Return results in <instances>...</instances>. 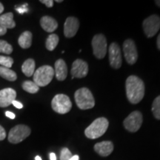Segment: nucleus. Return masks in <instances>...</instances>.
<instances>
[{"label": "nucleus", "instance_id": "nucleus-25", "mask_svg": "<svg viewBox=\"0 0 160 160\" xmlns=\"http://www.w3.org/2000/svg\"><path fill=\"white\" fill-rule=\"evenodd\" d=\"M13 52V47L5 40H0V53L11 54Z\"/></svg>", "mask_w": 160, "mask_h": 160}, {"label": "nucleus", "instance_id": "nucleus-33", "mask_svg": "<svg viewBox=\"0 0 160 160\" xmlns=\"http://www.w3.org/2000/svg\"><path fill=\"white\" fill-rule=\"evenodd\" d=\"M6 33H7V29L0 25V36L5 35Z\"/></svg>", "mask_w": 160, "mask_h": 160}, {"label": "nucleus", "instance_id": "nucleus-8", "mask_svg": "<svg viewBox=\"0 0 160 160\" xmlns=\"http://www.w3.org/2000/svg\"><path fill=\"white\" fill-rule=\"evenodd\" d=\"M143 122L142 114L140 111H135L124 120L123 124L125 128L130 132L134 133L139 130Z\"/></svg>", "mask_w": 160, "mask_h": 160}, {"label": "nucleus", "instance_id": "nucleus-40", "mask_svg": "<svg viewBox=\"0 0 160 160\" xmlns=\"http://www.w3.org/2000/svg\"><path fill=\"white\" fill-rule=\"evenodd\" d=\"M56 2H62V0H57V1H56Z\"/></svg>", "mask_w": 160, "mask_h": 160}, {"label": "nucleus", "instance_id": "nucleus-16", "mask_svg": "<svg viewBox=\"0 0 160 160\" xmlns=\"http://www.w3.org/2000/svg\"><path fill=\"white\" fill-rule=\"evenodd\" d=\"M54 73L57 80L64 81L68 76V67L63 59H59L55 62Z\"/></svg>", "mask_w": 160, "mask_h": 160}, {"label": "nucleus", "instance_id": "nucleus-10", "mask_svg": "<svg viewBox=\"0 0 160 160\" xmlns=\"http://www.w3.org/2000/svg\"><path fill=\"white\" fill-rule=\"evenodd\" d=\"M123 52L127 62L130 65H133L137 62L138 53L137 46L132 39H126L123 43Z\"/></svg>", "mask_w": 160, "mask_h": 160}, {"label": "nucleus", "instance_id": "nucleus-12", "mask_svg": "<svg viewBox=\"0 0 160 160\" xmlns=\"http://www.w3.org/2000/svg\"><path fill=\"white\" fill-rule=\"evenodd\" d=\"M88 73V65L82 59L75 60L72 65L71 73L72 78H83Z\"/></svg>", "mask_w": 160, "mask_h": 160}, {"label": "nucleus", "instance_id": "nucleus-24", "mask_svg": "<svg viewBox=\"0 0 160 160\" xmlns=\"http://www.w3.org/2000/svg\"><path fill=\"white\" fill-rule=\"evenodd\" d=\"M152 112L156 119H160V96L153 100L152 105Z\"/></svg>", "mask_w": 160, "mask_h": 160}, {"label": "nucleus", "instance_id": "nucleus-6", "mask_svg": "<svg viewBox=\"0 0 160 160\" xmlns=\"http://www.w3.org/2000/svg\"><path fill=\"white\" fill-rule=\"evenodd\" d=\"M31 128L25 125H18L9 132L8 141L11 143L18 144L22 142L31 134Z\"/></svg>", "mask_w": 160, "mask_h": 160}, {"label": "nucleus", "instance_id": "nucleus-4", "mask_svg": "<svg viewBox=\"0 0 160 160\" xmlns=\"http://www.w3.org/2000/svg\"><path fill=\"white\" fill-rule=\"evenodd\" d=\"M54 74V69L51 66L43 65L33 73V82L39 87H45L52 81Z\"/></svg>", "mask_w": 160, "mask_h": 160}, {"label": "nucleus", "instance_id": "nucleus-21", "mask_svg": "<svg viewBox=\"0 0 160 160\" xmlns=\"http://www.w3.org/2000/svg\"><path fill=\"white\" fill-rule=\"evenodd\" d=\"M0 77H2L4 79L8 80V81H15L17 79V73L14 71H12L10 68L2 67L0 66Z\"/></svg>", "mask_w": 160, "mask_h": 160}, {"label": "nucleus", "instance_id": "nucleus-15", "mask_svg": "<svg viewBox=\"0 0 160 160\" xmlns=\"http://www.w3.org/2000/svg\"><path fill=\"white\" fill-rule=\"evenodd\" d=\"M94 151L101 157H108L113 151V144L111 141H103L94 145Z\"/></svg>", "mask_w": 160, "mask_h": 160}, {"label": "nucleus", "instance_id": "nucleus-20", "mask_svg": "<svg viewBox=\"0 0 160 160\" xmlns=\"http://www.w3.org/2000/svg\"><path fill=\"white\" fill-rule=\"evenodd\" d=\"M35 61L33 59H28L22 66V71L26 77H30L35 72Z\"/></svg>", "mask_w": 160, "mask_h": 160}, {"label": "nucleus", "instance_id": "nucleus-32", "mask_svg": "<svg viewBox=\"0 0 160 160\" xmlns=\"http://www.w3.org/2000/svg\"><path fill=\"white\" fill-rule=\"evenodd\" d=\"M17 10V12H19V13H21V14H22V13H25V12L28 11V8H18L16 9Z\"/></svg>", "mask_w": 160, "mask_h": 160}, {"label": "nucleus", "instance_id": "nucleus-19", "mask_svg": "<svg viewBox=\"0 0 160 160\" xmlns=\"http://www.w3.org/2000/svg\"><path fill=\"white\" fill-rule=\"evenodd\" d=\"M18 42L20 47L22 48H29L32 44V33L30 31L23 32L19 37Z\"/></svg>", "mask_w": 160, "mask_h": 160}, {"label": "nucleus", "instance_id": "nucleus-11", "mask_svg": "<svg viewBox=\"0 0 160 160\" xmlns=\"http://www.w3.org/2000/svg\"><path fill=\"white\" fill-rule=\"evenodd\" d=\"M109 62L113 68L118 69L122 66V53L117 43L113 42L109 47Z\"/></svg>", "mask_w": 160, "mask_h": 160}, {"label": "nucleus", "instance_id": "nucleus-36", "mask_svg": "<svg viewBox=\"0 0 160 160\" xmlns=\"http://www.w3.org/2000/svg\"><path fill=\"white\" fill-rule=\"evenodd\" d=\"M69 160H79V157L78 155L72 156V157Z\"/></svg>", "mask_w": 160, "mask_h": 160}, {"label": "nucleus", "instance_id": "nucleus-27", "mask_svg": "<svg viewBox=\"0 0 160 160\" xmlns=\"http://www.w3.org/2000/svg\"><path fill=\"white\" fill-rule=\"evenodd\" d=\"M72 157L71 152L67 148H64L62 149L60 153V160H69Z\"/></svg>", "mask_w": 160, "mask_h": 160}, {"label": "nucleus", "instance_id": "nucleus-5", "mask_svg": "<svg viewBox=\"0 0 160 160\" xmlns=\"http://www.w3.org/2000/svg\"><path fill=\"white\" fill-rule=\"evenodd\" d=\"M51 106L53 111L60 114L68 113L71 110L72 103L70 98L65 94H57L52 99Z\"/></svg>", "mask_w": 160, "mask_h": 160}, {"label": "nucleus", "instance_id": "nucleus-17", "mask_svg": "<svg viewBox=\"0 0 160 160\" xmlns=\"http://www.w3.org/2000/svg\"><path fill=\"white\" fill-rule=\"evenodd\" d=\"M40 25L43 30L49 33L53 32L58 28L57 22L53 17H49V16H45L42 17L40 19Z\"/></svg>", "mask_w": 160, "mask_h": 160}, {"label": "nucleus", "instance_id": "nucleus-13", "mask_svg": "<svg viewBox=\"0 0 160 160\" xmlns=\"http://www.w3.org/2000/svg\"><path fill=\"white\" fill-rule=\"evenodd\" d=\"M79 28V22L77 18L69 17L64 25V34L67 38H72L77 34Z\"/></svg>", "mask_w": 160, "mask_h": 160}, {"label": "nucleus", "instance_id": "nucleus-30", "mask_svg": "<svg viewBox=\"0 0 160 160\" xmlns=\"http://www.w3.org/2000/svg\"><path fill=\"white\" fill-rule=\"evenodd\" d=\"M12 104H13V105H14V107H16L18 109H21V108H23L22 104L21 102H19L16 101V100H14V101H13V102H12Z\"/></svg>", "mask_w": 160, "mask_h": 160}, {"label": "nucleus", "instance_id": "nucleus-38", "mask_svg": "<svg viewBox=\"0 0 160 160\" xmlns=\"http://www.w3.org/2000/svg\"><path fill=\"white\" fill-rule=\"evenodd\" d=\"M155 3L157 4L159 7H160V0H157V1H155Z\"/></svg>", "mask_w": 160, "mask_h": 160}, {"label": "nucleus", "instance_id": "nucleus-2", "mask_svg": "<svg viewBox=\"0 0 160 160\" xmlns=\"http://www.w3.org/2000/svg\"><path fill=\"white\" fill-rule=\"evenodd\" d=\"M109 122L105 117L95 119L85 131V134L88 139H95L102 137L108 128Z\"/></svg>", "mask_w": 160, "mask_h": 160}, {"label": "nucleus", "instance_id": "nucleus-14", "mask_svg": "<svg viewBox=\"0 0 160 160\" xmlns=\"http://www.w3.org/2000/svg\"><path fill=\"white\" fill-rule=\"evenodd\" d=\"M17 97V92L13 88H8L0 91V107L5 108L9 106Z\"/></svg>", "mask_w": 160, "mask_h": 160}, {"label": "nucleus", "instance_id": "nucleus-37", "mask_svg": "<svg viewBox=\"0 0 160 160\" xmlns=\"http://www.w3.org/2000/svg\"><path fill=\"white\" fill-rule=\"evenodd\" d=\"M3 11H4V6H3L2 4L0 2V14L2 13Z\"/></svg>", "mask_w": 160, "mask_h": 160}, {"label": "nucleus", "instance_id": "nucleus-26", "mask_svg": "<svg viewBox=\"0 0 160 160\" xmlns=\"http://www.w3.org/2000/svg\"><path fill=\"white\" fill-rule=\"evenodd\" d=\"M13 64V59L10 57H5V56H0V65L2 67L10 68L12 67Z\"/></svg>", "mask_w": 160, "mask_h": 160}, {"label": "nucleus", "instance_id": "nucleus-34", "mask_svg": "<svg viewBox=\"0 0 160 160\" xmlns=\"http://www.w3.org/2000/svg\"><path fill=\"white\" fill-rule=\"evenodd\" d=\"M50 160H57V156L54 153H50Z\"/></svg>", "mask_w": 160, "mask_h": 160}, {"label": "nucleus", "instance_id": "nucleus-35", "mask_svg": "<svg viewBox=\"0 0 160 160\" xmlns=\"http://www.w3.org/2000/svg\"><path fill=\"white\" fill-rule=\"evenodd\" d=\"M157 48H158V49L160 50V33H159V35L158 36V37H157Z\"/></svg>", "mask_w": 160, "mask_h": 160}, {"label": "nucleus", "instance_id": "nucleus-7", "mask_svg": "<svg viewBox=\"0 0 160 160\" xmlns=\"http://www.w3.org/2000/svg\"><path fill=\"white\" fill-rule=\"evenodd\" d=\"M93 54L97 59H103L107 53V40L105 36L102 33L97 34L92 39Z\"/></svg>", "mask_w": 160, "mask_h": 160}, {"label": "nucleus", "instance_id": "nucleus-9", "mask_svg": "<svg viewBox=\"0 0 160 160\" xmlns=\"http://www.w3.org/2000/svg\"><path fill=\"white\" fill-rule=\"evenodd\" d=\"M142 26L144 32L147 37H153L160 28V17L157 15L150 16L144 20Z\"/></svg>", "mask_w": 160, "mask_h": 160}, {"label": "nucleus", "instance_id": "nucleus-31", "mask_svg": "<svg viewBox=\"0 0 160 160\" xmlns=\"http://www.w3.org/2000/svg\"><path fill=\"white\" fill-rule=\"evenodd\" d=\"M5 116L7 117L10 118V119H15V114L13 113H12V112H11V111H6L5 112Z\"/></svg>", "mask_w": 160, "mask_h": 160}, {"label": "nucleus", "instance_id": "nucleus-39", "mask_svg": "<svg viewBox=\"0 0 160 160\" xmlns=\"http://www.w3.org/2000/svg\"><path fill=\"white\" fill-rule=\"evenodd\" d=\"M35 160H42V158L39 157V156H37V157H35Z\"/></svg>", "mask_w": 160, "mask_h": 160}, {"label": "nucleus", "instance_id": "nucleus-22", "mask_svg": "<svg viewBox=\"0 0 160 160\" xmlns=\"http://www.w3.org/2000/svg\"><path fill=\"white\" fill-rule=\"evenodd\" d=\"M58 43H59V37L57 34L52 33V34L49 35V37L46 40V48L50 51H53L57 48Z\"/></svg>", "mask_w": 160, "mask_h": 160}, {"label": "nucleus", "instance_id": "nucleus-29", "mask_svg": "<svg viewBox=\"0 0 160 160\" xmlns=\"http://www.w3.org/2000/svg\"><path fill=\"white\" fill-rule=\"evenodd\" d=\"M6 137V132L3 127L0 125V141H2Z\"/></svg>", "mask_w": 160, "mask_h": 160}, {"label": "nucleus", "instance_id": "nucleus-3", "mask_svg": "<svg viewBox=\"0 0 160 160\" xmlns=\"http://www.w3.org/2000/svg\"><path fill=\"white\" fill-rule=\"evenodd\" d=\"M74 98L76 104L81 110H88L94 107V98L91 91L87 88L77 90L75 92Z\"/></svg>", "mask_w": 160, "mask_h": 160}, {"label": "nucleus", "instance_id": "nucleus-1", "mask_svg": "<svg viewBox=\"0 0 160 160\" xmlns=\"http://www.w3.org/2000/svg\"><path fill=\"white\" fill-rule=\"evenodd\" d=\"M126 95L131 104H138L145 95V85L143 81L137 76L132 75L125 82Z\"/></svg>", "mask_w": 160, "mask_h": 160}, {"label": "nucleus", "instance_id": "nucleus-28", "mask_svg": "<svg viewBox=\"0 0 160 160\" xmlns=\"http://www.w3.org/2000/svg\"><path fill=\"white\" fill-rule=\"evenodd\" d=\"M40 2H42L44 5H45L48 8H52L53 5V0H41Z\"/></svg>", "mask_w": 160, "mask_h": 160}, {"label": "nucleus", "instance_id": "nucleus-18", "mask_svg": "<svg viewBox=\"0 0 160 160\" xmlns=\"http://www.w3.org/2000/svg\"><path fill=\"white\" fill-rule=\"evenodd\" d=\"M0 25L6 29H12L16 27V22L13 21V14L12 13H7L0 16Z\"/></svg>", "mask_w": 160, "mask_h": 160}, {"label": "nucleus", "instance_id": "nucleus-23", "mask_svg": "<svg viewBox=\"0 0 160 160\" xmlns=\"http://www.w3.org/2000/svg\"><path fill=\"white\" fill-rule=\"evenodd\" d=\"M22 88L24 89V91L28 92L30 93H36L39 91V87L34 82L25 81L22 84Z\"/></svg>", "mask_w": 160, "mask_h": 160}]
</instances>
